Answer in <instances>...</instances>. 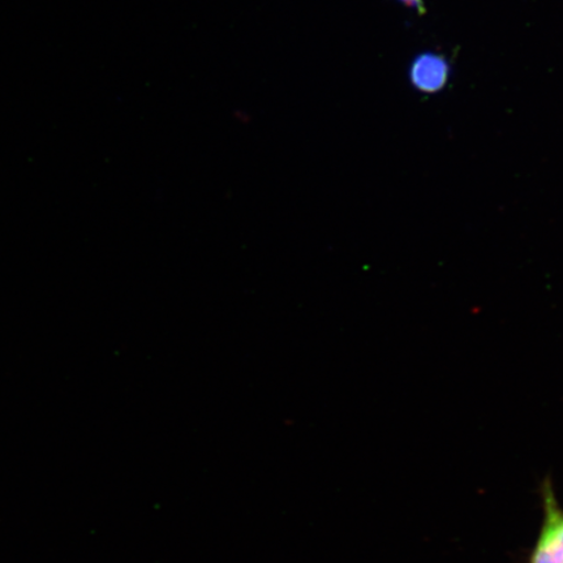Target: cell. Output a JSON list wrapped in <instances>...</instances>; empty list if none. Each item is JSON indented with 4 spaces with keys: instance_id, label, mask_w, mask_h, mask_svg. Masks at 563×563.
I'll list each match as a JSON object with an SVG mask.
<instances>
[{
    "instance_id": "2",
    "label": "cell",
    "mask_w": 563,
    "mask_h": 563,
    "mask_svg": "<svg viewBox=\"0 0 563 563\" xmlns=\"http://www.w3.org/2000/svg\"><path fill=\"white\" fill-rule=\"evenodd\" d=\"M450 76L449 63L443 56L424 53L413 60L410 80L421 93L434 95L445 88Z\"/></svg>"
},
{
    "instance_id": "3",
    "label": "cell",
    "mask_w": 563,
    "mask_h": 563,
    "mask_svg": "<svg viewBox=\"0 0 563 563\" xmlns=\"http://www.w3.org/2000/svg\"><path fill=\"white\" fill-rule=\"evenodd\" d=\"M398 2L406 5L407 9L420 13V15H424L427 12L426 4L422 0H398Z\"/></svg>"
},
{
    "instance_id": "1",
    "label": "cell",
    "mask_w": 563,
    "mask_h": 563,
    "mask_svg": "<svg viewBox=\"0 0 563 563\" xmlns=\"http://www.w3.org/2000/svg\"><path fill=\"white\" fill-rule=\"evenodd\" d=\"M544 519L530 563H563V509L551 481L543 485Z\"/></svg>"
}]
</instances>
